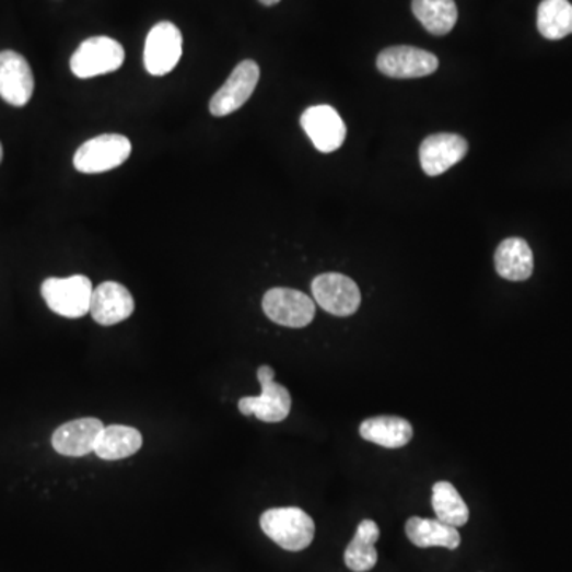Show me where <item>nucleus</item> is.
<instances>
[{"label":"nucleus","mask_w":572,"mask_h":572,"mask_svg":"<svg viewBox=\"0 0 572 572\" xmlns=\"http://www.w3.org/2000/svg\"><path fill=\"white\" fill-rule=\"evenodd\" d=\"M378 538H381V529H378L377 523L374 521L361 522L357 535L343 556L347 568L354 572L371 571L377 564L378 556L375 542Z\"/></svg>","instance_id":"obj_20"},{"label":"nucleus","mask_w":572,"mask_h":572,"mask_svg":"<svg viewBox=\"0 0 572 572\" xmlns=\"http://www.w3.org/2000/svg\"><path fill=\"white\" fill-rule=\"evenodd\" d=\"M184 51L180 30L168 21H161L147 35L143 65L154 77L166 75L178 65Z\"/></svg>","instance_id":"obj_8"},{"label":"nucleus","mask_w":572,"mask_h":572,"mask_svg":"<svg viewBox=\"0 0 572 572\" xmlns=\"http://www.w3.org/2000/svg\"><path fill=\"white\" fill-rule=\"evenodd\" d=\"M377 68L389 79H421L436 72L439 59L433 52L421 48L399 45V47L385 48L378 55Z\"/></svg>","instance_id":"obj_9"},{"label":"nucleus","mask_w":572,"mask_h":572,"mask_svg":"<svg viewBox=\"0 0 572 572\" xmlns=\"http://www.w3.org/2000/svg\"><path fill=\"white\" fill-rule=\"evenodd\" d=\"M34 73L20 52H0V97L13 107H24L34 94Z\"/></svg>","instance_id":"obj_12"},{"label":"nucleus","mask_w":572,"mask_h":572,"mask_svg":"<svg viewBox=\"0 0 572 572\" xmlns=\"http://www.w3.org/2000/svg\"><path fill=\"white\" fill-rule=\"evenodd\" d=\"M266 317L287 328H305L315 317V303L303 291L272 288L262 297Z\"/></svg>","instance_id":"obj_6"},{"label":"nucleus","mask_w":572,"mask_h":572,"mask_svg":"<svg viewBox=\"0 0 572 572\" xmlns=\"http://www.w3.org/2000/svg\"><path fill=\"white\" fill-rule=\"evenodd\" d=\"M258 381L261 384V395L247 396L238 401V410L244 416H255L266 423H280L290 416L291 395L283 385L277 384L276 372L270 366H259Z\"/></svg>","instance_id":"obj_5"},{"label":"nucleus","mask_w":572,"mask_h":572,"mask_svg":"<svg viewBox=\"0 0 572 572\" xmlns=\"http://www.w3.org/2000/svg\"><path fill=\"white\" fill-rule=\"evenodd\" d=\"M143 439L139 430L126 424H112L104 428L97 437L94 454L105 462L129 458L142 448Z\"/></svg>","instance_id":"obj_19"},{"label":"nucleus","mask_w":572,"mask_h":572,"mask_svg":"<svg viewBox=\"0 0 572 572\" xmlns=\"http://www.w3.org/2000/svg\"><path fill=\"white\" fill-rule=\"evenodd\" d=\"M125 62V48L110 37H91L84 40L72 58L70 70L79 79H94L121 68Z\"/></svg>","instance_id":"obj_3"},{"label":"nucleus","mask_w":572,"mask_h":572,"mask_svg":"<svg viewBox=\"0 0 572 572\" xmlns=\"http://www.w3.org/2000/svg\"><path fill=\"white\" fill-rule=\"evenodd\" d=\"M412 12L433 35H447L458 21L455 0H412Z\"/></svg>","instance_id":"obj_21"},{"label":"nucleus","mask_w":572,"mask_h":572,"mask_svg":"<svg viewBox=\"0 0 572 572\" xmlns=\"http://www.w3.org/2000/svg\"><path fill=\"white\" fill-rule=\"evenodd\" d=\"M538 30L549 40L572 34V5L568 0H542L538 9Z\"/></svg>","instance_id":"obj_22"},{"label":"nucleus","mask_w":572,"mask_h":572,"mask_svg":"<svg viewBox=\"0 0 572 572\" xmlns=\"http://www.w3.org/2000/svg\"><path fill=\"white\" fill-rule=\"evenodd\" d=\"M259 525L269 539L290 552L307 549L315 538V523L300 507L269 509L261 515Z\"/></svg>","instance_id":"obj_1"},{"label":"nucleus","mask_w":572,"mask_h":572,"mask_svg":"<svg viewBox=\"0 0 572 572\" xmlns=\"http://www.w3.org/2000/svg\"><path fill=\"white\" fill-rule=\"evenodd\" d=\"M258 82L259 66L252 59L242 61L210 101V114L213 117H226V115L234 114L250 100Z\"/></svg>","instance_id":"obj_10"},{"label":"nucleus","mask_w":572,"mask_h":572,"mask_svg":"<svg viewBox=\"0 0 572 572\" xmlns=\"http://www.w3.org/2000/svg\"><path fill=\"white\" fill-rule=\"evenodd\" d=\"M3 157V150H2V143H0V163H2Z\"/></svg>","instance_id":"obj_25"},{"label":"nucleus","mask_w":572,"mask_h":572,"mask_svg":"<svg viewBox=\"0 0 572 572\" xmlns=\"http://www.w3.org/2000/svg\"><path fill=\"white\" fill-rule=\"evenodd\" d=\"M360 436L381 447L401 448L412 441L413 428L401 417H372L361 423Z\"/></svg>","instance_id":"obj_18"},{"label":"nucleus","mask_w":572,"mask_h":572,"mask_svg":"<svg viewBox=\"0 0 572 572\" xmlns=\"http://www.w3.org/2000/svg\"><path fill=\"white\" fill-rule=\"evenodd\" d=\"M136 303L128 288L118 282L101 283L93 291L90 314L102 326H114L135 314Z\"/></svg>","instance_id":"obj_14"},{"label":"nucleus","mask_w":572,"mask_h":572,"mask_svg":"<svg viewBox=\"0 0 572 572\" xmlns=\"http://www.w3.org/2000/svg\"><path fill=\"white\" fill-rule=\"evenodd\" d=\"M315 303L335 317L357 314L361 304L360 288L343 273L328 272L315 277L312 282Z\"/></svg>","instance_id":"obj_7"},{"label":"nucleus","mask_w":572,"mask_h":572,"mask_svg":"<svg viewBox=\"0 0 572 572\" xmlns=\"http://www.w3.org/2000/svg\"><path fill=\"white\" fill-rule=\"evenodd\" d=\"M406 535L410 542L420 549L444 547V549L455 550L462 544L458 528L447 525L439 518H409L406 522Z\"/></svg>","instance_id":"obj_17"},{"label":"nucleus","mask_w":572,"mask_h":572,"mask_svg":"<svg viewBox=\"0 0 572 572\" xmlns=\"http://www.w3.org/2000/svg\"><path fill=\"white\" fill-rule=\"evenodd\" d=\"M93 283L86 276L50 277L42 283V297L50 311L65 318H82L90 312Z\"/></svg>","instance_id":"obj_2"},{"label":"nucleus","mask_w":572,"mask_h":572,"mask_svg":"<svg viewBox=\"0 0 572 572\" xmlns=\"http://www.w3.org/2000/svg\"><path fill=\"white\" fill-rule=\"evenodd\" d=\"M434 512L439 521L447 523V525L465 526L469 521V509L463 501L462 494L452 486L451 482H437L433 487V498H431Z\"/></svg>","instance_id":"obj_23"},{"label":"nucleus","mask_w":572,"mask_h":572,"mask_svg":"<svg viewBox=\"0 0 572 572\" xmlns=\"http://www.w3.org/2000/svg\"><path fill=\"white\" fill-rule=\"evenodd\" d=\"M465 137L441 132L427 137L420 145V164L424 174L437 177L458 164L468 154Z\"/></svg>","instance_id":"obj_13"},{"label":"nucleus","mask_w":572,"mask_h":572,"mask_svg":"<svg viewBox=\"0 0 572 572\" xmlns=\"http://www.w3.org/2000/svg\"><path fill=\"white\" fill-rule=\"evenodd\" d=\"M301 126L318 152H336L346 142V122L331 105L308 107L301 117Z\"/></svg>","instance_id":"obj_11"},{"label":"nucleus","mask_w":572,"mask_h":572,"mask_svg":"<svg viewBox=\"0 0 572 572\" xmlns=\"http://www.w3.org/2000/svg\"><path fill=\"white\" fill-rule=\"evenodd\" d=\"M104 428L102 421L93 417L69 421L52 433V448L58 454L73 456V458L90 455L94 452L97 437Z\"/></svg>","instance_id":"obj_15"},{"label":"nucleus","mask_w":572,"mask_h":572,"mask_svg":"<svg viewBox=\"0 0 572 572\" xmlns=\"http://www.w3.org/2000/svg\"><path fill=\"white\" fill-rule=\"evenodd\" d=\"M131 152L128 137L102 135L87 140L77 150L73 166L82 174H102L125 164Z\"/></svg>","instance_id":"obj_4"},{"label":"nucleus","mask_w":572,"mask_h":572,"mask_svg":"<svg viewBox=\"0 0 572 572\" xmlns=\"http://www.w3.org/2000/svg\"><path fill=\"white\" fill-rule=\"evenodd\" d=\"M494 268L505 280L525 282L535 270L532 248L521 237L505 238L494 253Z\"/></svg>","instance_id":"obj_16"},{"label":"nucleus","mask_w":572,"mask_h":572,"mask_svg":"<svg viewBox=\"0 0 572 572\" xmlns=\"http://www.w3.org/2000/svg\"><path fill=\"white\" fill-rule=\"evenodd\" d=\"M259 2H261L262 5L272 7L276 5V3H279L280 0H259Z\"/></svg>","instance_id":"obj_24"}]
</instances>
